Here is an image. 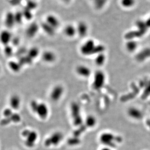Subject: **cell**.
Here are the masks:
<instances>
[{
	"instance_id": "8992f818",
	"label": "cell",
	"mask_w": 150,
	"mask_h": 150,
	"mask_svg": "<svg viewBox=\"0 0 150 150\" xmlns=\"http://www.w3.org/2000/svg\"><path fill=\"white\" fill-rule=\"evenodd\" d=\"M63 138V135L61 132L56 131L53 133L49 138L45 141L46 146H51L52 145H56L60 142Z\"/></svg>"
},
{
	"instance_id": "9a60e30c",
	"label": "cell",
	"mask_w": 150,
	"mask_h": 150,
	"mask_svg": "<svg viewBox=\"0 0 150 150\" xmlns=\"http://www.w3.org/2000/svg\"><path fill=\"white\" fill-rule=\"evenodd\" d=\"M77 33L81 37H84L87 35L88 32V27L87 24L84 22H80L76 27Z\"/></svg>"
},
{
	"instance_id": "f546056e",
	"label": "cell",
	"mask_w": 150,
	"mask_h": 150,
	"mask_svg": "<svg viewBox=\"0 0 150 150\" xmlns=\"http://www.w3.org/2000/svg\"><path fill=\"white\" fill-rule=\"evenodd\" d=\"M4 52H5V54L6 56H10L12 54V48L11 47H10L9 45H6V46H5Z\"/></svg>"
},
{
	"instance_id": "277c9868",
	"label": "cell",
	"mask_w": 150,
	"mask_h": 150,
	"mask_svg": "<svg viewBox=\"0 0 150 150\" xmlns=\"http://www.w3.org/2000/svg\"><path fill=\"white\" fill-rule=\"evenodd\" d=\"M22 136L25 138V144L29 147L34 146L38 137L37 132L36 131L28 129H24L22 131Z\"/></svg>"
},
{
	"instance_id": "7c38bea8",
	"label": "cell",
	"mask_w": 150,
	"mask_h": 150,
	"mask_svg": "<svg viewBox=\"0 0 150 150\" xmlns=\"http://www.w3.org/2000/svg\"><path fill=\"white\" fill-rule=\"evenodd\" d=\"M12 40V35L10 31L3 30L0 33V42L5 46L9 45Z\"/></svg>"
},
{
	"instance_id": "52a82bcc",
	"label": "cell",
	"mask_w": 150,
	"mask_h": 150,
	"mask_svg": "<svg viewBox=\"0 0 150 150\" xmlns=\"http://www.w3.org/2000/svg\"><path fill=\"white\" fill-rule=\"evenodd\" d=\"M105 75L102 71H97L94 75L92 86L97 90L102 88L105 83Z\"/></svg>"
},
{
	"instance_id": "d4e9b609",
	"label": "cell",
	"mask_w": 150,
	"mask_h": 150,
	"mask_svg": "<svg viewBox=\"0 0 150 150\" xmlns=\"http://www.w3.org/2000/svg\"><path fill=\"white\" fill-rule=\"evenodd\" d=\"M94 5L97 9H101L105 5L107 0H92Z\"/></svg>"
},
{
	"instance_id": "44dd1931",
	"label": "cell",
	"mask_w": 150,
	"mask_h": 150,
	"mask_svg": "<svg viewBox=\"0 0 150 150\" xmlns=\"http://www.w3.org/2000/svg\"><path fill=\"white\" fill-rule=\"evenodd\" d=\"M136 25L138 27V31L142 35H143L147 31L148 26L145 22L143 21H138L136 23Z\"/></svg>"
},
{
	"instance_id": "5bb4252c",
	"label": "cell",
	"mask_w": 150,
	"mask_h": 150,
	"mask_svg": "<svg viewBox=\"0 0 150 150\" xmlns=\"http://www.w3.org/2000/svg\"><path fill=\"white\" fill-rule=\"evenodd\" d=\"M46 23L52 26L55 29H56L60 25V22L58 18L53 15H50L47 17Z\"/></svg>"
},
{
	"instance_id": "ba28073f",
	"label": "cell",
	"mask_w": 150,
	"mask_h": 150,
	"mask_svg": "<svg viewBox=\"0 0 150 150\" xmlns=\"http://www.w3.org/2000/svg\"><path fill=\"white\" fill-rule=\"evenodd\" d=\"M9 107L14 111L16 112L20 108L22 101L19 95L14 94L11 95L9 99Z\"/></svg>"
},
{
	"instance_id": "4316f807",
	"label": "cell",
	"mask_w": 150,
	"mask_h": 150,
	"mask_svg": "<svg viewBox=\"0 0 150 150\" xmlns=\"http://www.w3.org/2000/svg\"><path fill=\"white\" fill-rule=\"evenodd\" d=\"M105 56H104L102 53H100V55L96 57V59H95V62H96V64H97L99 66H101L105 62Z\"/></svg>"
},
{
	"instance_id": "9c48e42d",
	"label": "cell",
	"mask_w": 150,
	"mask_h": 150,
	"mask_svg": "<svg viewBox=\"0 0 150 150\" xmlns=\"http://www.w3.org/2000/svg\"><path fill=\"white\" fill-rule=\"evenodd\" d=\"M75 73L78 76L83 78H88L91 75V70L89 67L84 64H80L75 69Z\"/></svg>"
},
{
	"instance_id": "e0dca14e",
	"label": "cell",
	"mask_w": 150,
	"mask_h": 150,
	"mask_svg": "<svg viewBox=\"0 0 150 150\" xmlns=\"http://www.w3.org/2000/svg\"><path fill=\"white\" fill-rule=\"evenodd\" d=\"M8 67L12 71L15 73H18L20 72V70H22V66L20 64V63L18 62L15 61V60H11L8 62Z\"/></svg>"
},
{
	"instance_id": "d6986e66",
	"label": "cell",
	"mask_w": 150,
	"mask_h": 150,
	"mask_svg": "<svg viewBox=\"0 0 150 150\" xmlns=\"http://www.w3.org/2000/svg\"><path fill=\"white\" fill-rule=\"evenodd\" d=\"M97 123V119L94 116L92 115H88L85 120V126L92 128L96 125Z\"/></svg>"
},
{
	"instance_id": "d6a6232c",
	"label": "cell",
	"mask_w": 150,
	"mask_h": 150,
	"mask_svg": "<svg viewBox=\"0 0 150 150\" xmlns=\"http://www.w3.org/2000/svg\"><path fill=\"white\" fill-rule=\"evenodd\" d=\"M63 1H65V2H69L70 1V0H62Z\"/></svg>"
},
{
	"instance_id": "7a4b0ae2",
	"label": "cell",
	"mask_w": 150,
	"mask_h": 150,
	"mask_svg": "<svg viewBox=\"0 0 150 150\" xmlns=\"http://www.w3.org/2000/svg\"><path fill=\"white\" fill-rule=\"evenodd\" d=\"M104 50L101 45H96L93 40H88L80 47V52L84 56H90L95 54L102 53Z\"/></svg>"
},
{
	"instance_id": "30bf717a",
	"label": "cell",
	"mask_w": 150,
	"mask_h": 150,
	"mask_svg": "<svg viewBox=\"0 0 150 150\" xmlns=\"http://www.w3.org/2000/svg\"><path fill=\"white\" fill-rule=\"evenodd\" d=\"M41 59L47 64H52L56 60V56L53 51L47 50L42 53Z\"/></svg>"
},
{
	"instance_id": "8fae6325",
	"label": "cell",
	"mask_w": 150,
	"mask_h": 150,
	"mask_svg": "<svg viewBox=\"0 0 150 150\" xmlns=\"http://www.w3.org/2000/svg\"><path fill=\"white\" fill-rule=\"evenodd\" d=\"M127 114L132 119L135 120H139L143 117V112L137 107H132L128 109L127 111Z\"/></svg>"
},
{
	"instance_id": "7402d4cb",
	"label": "cell",
	"mask_w": 150,
	"mask_h": 150,
	"mask_svg": "<svg viewBox=\"0 0 150 150\" xmlns=\"http://www.w3.org/2000/svg\"><path fill=\"white\" fill-rule=\"evenodd\" d=\"M138 47V43L135 40H130L126 44V48L127 51L133 52L136 50Z\"/></svg>"
},
{
	"instance_id": "f1b7e54d",
	"label": "cell",
	"mask_w": 150,
	"mask_h": 150,
	"mask_svg": "<svg viewBox=\"0 0 150 150\" xmlns=\"http://www.w3.org/2000/svg\"><path fill=\"white\" fill-rule=\"evenodd\" d=\"M14 111L10 107L5 108L3 111V118H9L12 116Z\"/></svg>"
},
{
	"instance_id": "cb8c5ba5",
	"label": "cell",
	"mask_w": 150,
	"mask_h": 150,
	"mask_svg": "<svg viewBox=\"0 0 150 150\" xmlns=\"http://www.w3.org/2000/svg\"><path fill=\"white\" fill-rule=\"evenodd\" d=\"M39 49L36 47H33L30 49L28 51V54L27 56H29L31 59H32L33 60L34 59H36L37 57L39 54Z\"/></svg>"
},
{
	"instance_id": "836d02e7",
	"label": "cell",
	"mask_w": 150,
	"mask_h": 150,
	"mask_svg": "<svg viewBox=\"0 0 150 150\" xmlns=\"http://www.w3.org/2000/svg\"><path fill=\"white\" fill-rule=\"evenodd\" d=\"M0 71H1V67H0Z\"/></svg>"
},
{
	"instance_id": "6da1fadb",
	"label": "cell",
	"mask_w": 150,
	"mask_h": 150,
	"mask_svg": "<svg viewBox=\"0 0 150 150\" xmlns=\"http://www.w3.org/2000/svg\"><path fill=\"white\" fill-rule=\"evenodd\" d=\"M30 108L33 113L43 121L47 119L49 116V108L45 102L33 99L30 102Z\"/></svg>"
},
{
	"instance_id": "ffe728a7",
	"label": "cell",
	"mask_w": 150,
	"mask_h": 150,
	"mask_svg": "<svg viewBox=\"0 0 150 150\" xmlns=\"http://www.w3.org/2000/svg\"><path fill=\"white\" fill-rule=\"evenodd\" d=\"M5 22L6 26L9 27L13 26L14 23H16L15 14H13L12 13H8L5 16Z\"/></svg>"
},
{
	"instance_id": "3957f363",
	"label": "cell",
	"mask_w": 150,
	"mask_h": 150,
	"mask_svg": "<svg viewBox=\"0 0 150 150\" xmlns=\"http://www.w3.org/2000/svg\"><path fill=\"white\" fill-rule=\"evenodd\" d=\"M71 114L74 125L80 126L83 124V119L80 114V107L77 102H73L71 104Z\"/></svg>"
},
{
	"instance_id": "ac0fdd59",
	"label": "cell",
	"mask_w": 150,
	"mask_h": 150,
	"mask_svg": "<svg viewBox=\"0 0 150 150\" xmlns=\"http://www.w3.org/2000/svg\"><path fill=\"white\" fill-rule=\"evenodd\" d=\"M39 30V27L36 23H32L30 25L27 29V35L29 37H33L36 35Z\"/></svg>"
},
{
	"instance_id": "5b68a950",
	"label": "cell",
	"mask_w": 150,
	"mask_h": 150,
	"mask_svg": "<svg viewBox=\"0 0 150 150\" xmlns=\"http://www.w3.org/2000/svg\"><path fill=\"white\" fill-rule=\"evenodd\" d=\"M65 92V88L60 84H57L53 87L50 93V99L53 102H58L62 99Z\"/></svg>"
},
{
	"instance_id": "83f0119b",
	"label": "cell",
	"mask_w": 150,
	"mask_h": 150,
	"mask_svg": "<svg viewBox=\"0 0 150 150\" xmlns=\"http://www.w3.org/2000/svg\"><path fill=\"white\" fill-rule=\"evenodd\" d=\"M121 3L125 8H131L135 5V0H121Z\"/></svg>"
},
{
	"instance_id": "4fadbf2b",
	"label": "cell",
	"mask_w": 150,
	"mask_h": 150,
	"mask_svg": "<svg viewBox=\"0 0 150 150\" xmlns=\"http://www.w3.org/2000/svg\"><path fill=\"white\" fill-rule=\"evenodd\" d=\"M114 136L110 133H105L100 136L101 142L107 145H112L113 141L114 139Z\"/></svg>"
},
{
	"instance_id": "1f68e13d",
	"label": "cell",
	"mask_w": 150,
	"mask_h": 150,
	"mask_svg": "<svg viewBox=\"0 0 150 150\" xmlns=\"http://www.w3.org/2000/svg\"><path fill=\"white\" fill-rule=\"evenodd\" d=\"M101 150H111L110 148H109L108 147H104Z\"/></svg>"
},
{
	"instance_id": "2e32d148",
	"label": "cell",
	"mask_w": 150,
	"mask_h": 150,
	"mask_svg": "<svg viewBox=\"0 0 150 150\" xmlns=\"http://www.w3.org/2000/svg\"><path fill=\"white\" fill-rule=\"evenodd\" d=\"M65 35L69 38L73 37L77 33L76 27L72 25H68L65 26L64 29Z\"/></svg>"
},
{
	"instance_id": "484cf974",
	"label": "cell",
	"mask_w": 150,
	"mask_h": 150,
	"mask_svg": "<svg viewBox=\"0 0 150 150\" xmlns=\"http://www.w3.org/2000/svg\"><path fill=\"white\" fill-rule=\"evenodd\" d=\"M43 28L44 30L47 33H48L49 35H52L54 34V31L56 30L46 23H44V25H43Z\"/></svg>"
},
{
	"instance_id": "4dcf8cb0",
	"label": "cell",
	"mask_w": 150,
	"mask_h": 150,
	"mask_svg": "<svg viewBox=\"0 0 150 150\" xmlns=\"http://www.w3.org/2000/svg\"><path fill=\"white\" fill-rule=\"evenodd\" d=\"M145 23H146V25H147V26H148V27H150V17L147 20V21H146Z\"/></svg>"
},
{
	"instance_id": "603a6c76",
	"label": "cell",
	"mask_w": 150,
	"mask_h": 150,
	"mask_svg": "<svg viewBox=\"0 0 150 150\" xmlns=\"http://www.w3.org/2000/svg\"><path fill=\"white\" fill-rule=\"evenodd\" d=\"M8 118L10 119L11 123H19L22 120V117L20 116V114L17 113L16 112H14L12 116Z\"/></svg>"
}]
</instances>
